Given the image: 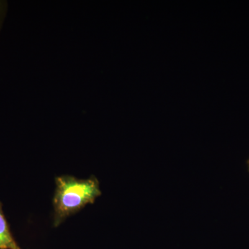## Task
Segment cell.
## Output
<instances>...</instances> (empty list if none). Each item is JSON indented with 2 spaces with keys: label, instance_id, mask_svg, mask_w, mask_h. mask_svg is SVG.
I'll use <instances>...</instances> for the list:
<instances>
[{
  "label": "cell",
  "instance_id": "cell-2",
  "mask_svg": "<svg viewBox=\"0 0 249 249\" xmlns=\"http://www.w3.org/2000/svg\"><path fill=\"white\" fill-rule=\"evenodd\" d=\"M0 249H22L15 240L0 202Z\"/></svg>",
  "mask_w": 249,
  "mask_h": 249
},
{
  "label": "cell",
  "instance_id": "cell-4",
  "mask_svg": "<svg viewBox=\"0 0 249 249\" xmlns=\"http://www.w3.org/2000/svg\"><path fill=\"white\" fill-rule=\"evenodd\" d=\"M1 6H0V16H1Z\"/></svg>",
  "mask_w": 249,
  "mask_h": 249
},
{
  "label": "cell",
  "instance_id": "cell-3",
  "mask_svg": "<svg viewBox=\"0 0 249 249\" xmlns=\"http://www.w3.org/2000/svg\"><path fill=\"white\" fill-rule=\"evenodd\" d=\"M247 165H248V169L249 172V160H248V161H247Z\"/></svg>",
  "mask_w": 249,
  "mask_h": 249
},
{
  "label": "cell",
  "instance_id": "cell-1",
  "mask_svg": "<svg viewBox=\"0 0 249 249\" xmlns=\"http://www.w3.org/2000/svg\"><path fill=\"white\" fill-rule=\"evenodd\" d=\"M53 199V227H58L65 219L79 212L87 205L93 204L102 194L96 177L80 179L64 175L55 178Z\"/></svg>",
  "mask_w": 249,
  "mask_h": 249
}]
</instances>
